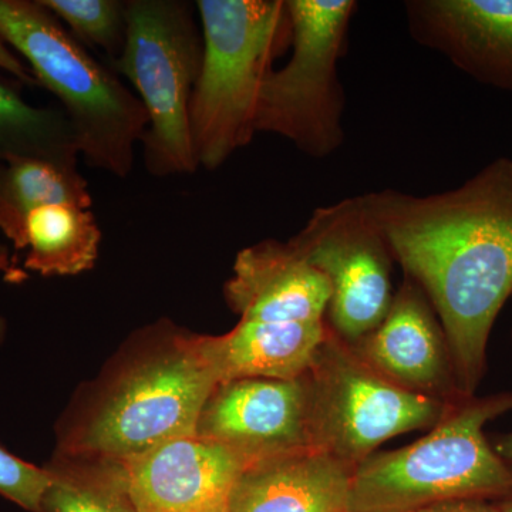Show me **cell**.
Wrapping results in <instances>:
<instances>
[{
    "label": "cell",
    "mask_w": 512,
    "mask_h": 512,
    "mask_svg": "<svg viewBox=\"0 0 512 512\" xmlns=\"http://www.w3.org/2000/svg\"><path fill=\"white\" fill-rule=\"evenodd\" d=\"M404 276L441 323L458 390L474 396L487 370L495 319L512 298V158L485 165L460 187L362 195Z\"/></svg>",
    "instance_id": "cell-1"
},
{
    "label": "cell",
    "mask_w": 512,
    "mask_h": 512,
    "mask_svg": "<svg viewBox=\"0 0 512 512\" xmlns=\"http://www.w3.org/2000/svg\"><path fill=\"white\" fill-rule=\"evenodd\" d=\"M202 63L190 104L198 167L215 171L252 143L266 77L291 47L286 0H198Z\"/></svg>",
    "instance_id": "cell-2"
},
{
    "label": "cell",
    "mask_w": 512,
    "mask_h": 512,
    "mask_svg": "<svg viewBox=\"0 0 512 512\" xmlns=\"http://www.w3.org/2000/svg\"><path fill=\"white\" fill-rule=\"evenodd\" d=\"M0 39L55 94L84 163L124 180L147 130V114L119 76L97 62L42 0H0Z\"/></svg>",
    "instance_id": "cell-3"
},
{
    "label": "cell",
    "mask_w": 512,
    "mask_h": 512,
    "mask_svg": "<svg viewBox=\"0 0 512 512\" xmlns=\"http://www.w3.org/2000/svg\"><path fill=\"white\" fill-rule=\"evenodd\" d=\"M508 412L512 390L451 404L427 436L375 453L355 468L349 512H417L447 501L512 494L510 468L484 434L490 421Z\"/></svg>",
    "instance_id": "cell-4"
},
{
    "label": "cell",
    "mask_w": 512,
    "mask_h": 512,
    "mask_svg": "<svg viewBox=\"0 0 512 512\" xmlns=\"http://www.w3.org/2000/svg\"><path fill=\"white\" fill-rule=\"evenodd\" d=\"M195 3L127 0V33L114 62L147 114L144 168L151 177L197 173L190 104L202 63V32Z\"/></svg>",
    "instance_id": "cell-5"
},
{
    "label": "cell",
    "mask_w": 512,
    "mask_h": 512,
    "mask_svg": "<svg viewBox=\"0 0 512 512\" xmlns=\"http://www.w3.org/2000/svg\"><path fill=\"white\" fill-rule=\"evenodd\" d=\"M218 384L198 336H174L168 349L121 376L79 434L66 441L64 453L120 463L197 436L202 409Z\"/></svg>",
    "instance_id": "cell-6"
},
{
    "label": "cell",
    "mask_w": 512,
    "mask_h": 512,
    "mask_svg": "<svg viewBox=\"0 0 512 512\" xmlns=\"http://www.w3.org/2000/svg\"><path fill=\"white\" fill-rule=\"evenodd\" d=\"M355 0H286L291 57L266 77L256 133L288 140L305 156H332L345 141V93L339 80Z\"/></svg>",
    "instance_id": "cell-7"
},
{
    "label": "cell",
    "mask_w": 512,
    "mask_h": 512,
    "mask_svg": "<svg viewBox=\"0 0 512 512\" xmlns=\"http://www.w3.org/2000/svg\"><path fill=\"white\" fill-rule=\"evenodd\" d=\"M308 375L313 450L353 470L387 440L436 426L456 403L390 382L330 329Z\"/></svg>",
    "instance_id": "cell-8"
},
{
    "label": "cell",
    "mask_w": 512,
    "mask_h": 512,
    "mask_svg": "<svg viewBox=\"0 0 512 512\" xmlns=\"http://www.w3.org/2000/svg\"><path fill=\"white\" fill-rule=\"evenodd\" d=\"M289 241L328 279L326 323L336 336L355 343L382 323L394 298V258L362 195L319 207Z\"/></svg>",
    "instance_id": "cell-9"
},
{
    "label": "cell",
    "mask_w": 512,
    "mask_h": 512,
    "mask_svg": "<svg viewBox=\"0 0 512 512\" xmlns=\"http://www.w3.org/2000/svg\"><path fill=\"white\" fill-rule=\"evenodd\" d=\"M311 404L308 373L293 380H232L215 387L197 436L228 448L245 467L313 450Z\"/></svg>",
    "instance_id": "cell-10"
},
{
    "label": "cell",
    "mask_w": 512,
    "mask_h": 512,
    "mask_svg": "<svg viewBox=\"0 0 512 512\" xmlns=\"http://www.w3.org/2000/svg\"><path fill=\"white\" fill-rule=\"evenodd\" d=\"M137 512H228L245 464L228 448L183 437L120 461Z\"/></svg>",
    "instance_id": "cell-11"
},
{
    "label": "cell",
    "mask_w": 512,
    "mask_h": 512,
    "mask_svg": "<svg viewBox=\"0 0 512 512\" xmlns=\"http://www.w3.org/2000/svg\"><path fill=\"white\" fill-rule=\"evenodd\" d=\"M349 345L367 365L403 389L448 403L464 399L440 320L426 293L407 276L382 323Z\"/></svg>",
    "instance_id": "cell-12"
},
{
    "label": "cell",
    "mask_w": 512,
    "mask_h": 512,
    "mask_svg": "<svg viewBox=\"0 0 512 512\" xmlns=\"http://www.w3.org/2000/svg\"><path fill=\"white\" fill-rule=\"evenodd\" d=\"M414 42L450 60L471 79L512 94V0H410Z\"/></svg>",
    "instance_id": "cell-13"
},
{
    "label": "cell",
    "mask_w": 512,
    "mask_h": 512,
    "mask_svg": "<svg viewBox=\"0 0 512 512\" xmlns=\"http://www.w3.org/2000/svg\"><path fill=\"white\" fill-rule=\"evenodd\" d=\"M330 285L291 241L266 239L242 249L225 299L239 320L291 323L326 320Z\"/></svg>",
    "instance_id": "cell-14"
},
{
    "label": "cell",
    "mask_w": 512,
    "mask_h": 512,
    "mask_svg": "<svg viewBox=\"0 0 512 512\" xmlns=\"http://www.w3.org/2000/svg\"><path fill=\"white\" fill-rule=\"evenodd\" d=\"M353 468L316 450L244 468L228 512H349Z\"/></svg>",
    "instance_id": "cell-15"
},
{
    "label": "cell",
    "mask_w": 512,
    "mask_h": 512,
    "mask_svg": "<svg viewBox=\"0 0 512 512\" xmlns=\"http://www.w3.org/2000/svg\"><path fill=\"white\" fill-rule=\"evenodd\" d=\"M328 323H268L239 320L222 336H198L218 382L239 379H299L311 369Z\"/></svg>",
    "instance_id": "cell-16"
},
{
    "label": "cell",
    "mask_w": 512,
    "mask_h": 512,
    "mask_svg": "<svg viewBox=\"0 0 512 512\" xmlns=\"http://www.w3.org/2000/svg\"><path fill=\"white\" fill-rule=\"evenodd\" d=\"M101 231L92 208L52 204L30 212L20 251L25 269L43 276H74L90 271L99 258Z\"/></svg>",
    "instance_id": "cell-17"
},
{
    "label": "cell",
    "mask_w": 512,
    "mask_h": 512,
    "mask_svg": "<svg viewBox=\"0 0 512 512\" xmlns=\"http://www.w3.org/2000/svg\"><path fill=\"white\" fill-rule=\"evenodd\" d=\"M52 204L92 208L89 183L79 167L22 158L0 164V232L16 251L30 212Z\"/></svg>",
    "instance_id": "cell-18"
},
{
    "label": "cell",
    "mask_w": 512,
    "mask_h": 512,
    "mask_svg": "<svg viewBox=\"0 0 512 512\" xmlns=\"http://www.w3.org/2000/svg\"><path fill=\"white\" fill-rule=\"evenodd\" d=\"M79 148L60 109L36 107L0 80V164L22 158L79 167Z\"/></svg>",
    "instance_id": "cell-19"
},
{
    "label": "cell",
    "mask_w": 512,
    "mask_h": 512,
    "mask_svg": "<svg viewBox=\"0 0 512 512\" xmlns=\"http://www.w3.org/2000/svg\"><path fill=\"white\" fill-rule=\"evenodd\" d=\"M100 467L76 471L57 466L47 491L45 512H137L124 487L119 464L97 461Z\"/></svg>",
    "instance_id": "cell-20"
},
{
    "label": "cell",
    "mask_w": 512,
    "mask_h": 512,
    "mask_svg": "<svg viewBox=\"0 0 512 512\" xmlns=\"http://www.w3.org/2000/svg\"><path fill=\"white\" fill-rule=\"evenodd\" d=\"M84 47L103 50L113 63L123 52L127 0H42Z\"/></svg>",
    "instance_id": "cell-21"
},
{
    "label": "cell",
    "mask_w": 512,
    "mask_h": 512,
    "mask_svg": "<svg viewBox=\"0 0 512 512\" xmlns=\"http://www.w3.org/2000/svg\"><path fill=\"white\" fill-rule=\"evenodd\" d=\"M53 476L49 468H39L20 460L0 447V495L29 512H45V498L52 487Z\"/></svg>",
    "instance_id": "cell-22"
},
{
    "label": "cell",
    "mask_w": 512,
    "mask_h": 512,
    "mask_svg": "<svg viewBox=\"0 0 512 512\" xmlns=\"http://www.w3.org/2000/svg\"><path fill=\"white\" fill-rule=\"evenodd\" d=\"M0 70L15 77L19 83L26 84V86L37 84L22 60L13 53V50L2 39H0Z\"/></svg>",
    "instance_id": "cell-23"
},
{
    "label": "cell",
    "mask_w": 512,
    "mask_h": 512,
    "mask_svg": "<svg viewBox=\"0 0 512 512\" xmlns=\"http://www.w3.org/2000/svg\"><path fill=\"white\" fill-rule=\"evenodd\" d=\"M417 512H500L497 504H491L488 500H456L431 505Z\"/></svg>",
    "instance_id": "cell-24"
},
{
    "label": "cell",
    "mask_w": 512,
    "mask_h": 512,
    "mask_svg": "<svg viewBox=\"0 0 512 512\" xmlns=\"http://www.w3.org/2000/svg\"><path fill=\"white\" fill-rule=\"evenodd\" d=\"M0 274H3V278L12 282V284H20V282L28 279L25 269L18 268L15 262L12 261L9 249L5 245H0ZM3 330H5V325H3V320L0 318V338H2Z\"/></svg>",
    "instance_id": "cell-25"
},
{
    "label": "cell",
    "mask_w": 512,
    "mask_h": 512,
    "mask_svg": "<svg viewBox=\"0 0 512 512\" xmlns=\"http://www.w3.org/2000/svg\"><path fill=\"white\" fill-rule=\"evenodd\" d=\"M493 447L497 451L498 456L503 458L504 463L507 464L512 473V433L501 436L500 439L495 441Z\"/></svg>",
    "instance_id": "cell-26"
},
{
    "label": "cell",
    "mask_w": 512,
    "mask_h": 512,
    "mask_svg": "<svg viewBox=\"0 0 512 512\" xmlns=\"http://www.w3.org/2000/svg\"><path fill=\"white\" fill-rule=\"evenodd\" d=\"M497 505L500 512H512V494L498 500Z\"/></svg>",
    "instance_id": "cell-27"
},
{
    "label": "cell",
    "mask_w": 512,
    "mask_h": 512,
    "mask_svg": "<svg viewBox=\"0 0 512 512\" xmlns=\"http://www.w3.org/2000/svg\"><path fill=\"white\" fill-rule=\"evenodd\" d=\"M511 335H512V330H511Z\"/></svg>",
    "instance_id": "cell-28"
}]
</instances>
